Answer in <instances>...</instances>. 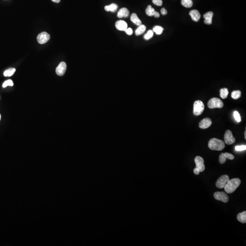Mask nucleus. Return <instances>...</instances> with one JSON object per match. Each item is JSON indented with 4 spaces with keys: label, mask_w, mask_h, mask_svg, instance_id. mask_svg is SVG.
<instances>
[{
    "label": "nucleus",
    "mask_w": 246,
    "mask_h": 246,
    "mask_svg": "<svg viewBox=\"0 0 246 246\" xmlns=\"http://www.w3.org/2000/svg\"><path fill=\"white\" fill-rule=\"evenodd\" d=\"M130 19L131 21L134 23L135 24V25H136L137 26H140V25L142 24V22L140 21V19L139 18V17H138L136 14H132L131 15V16Z\"/></svg>",
    "instance_id": "16"
},
{
    "label": "nucleus",
    "mask_w": 246,
    "mask_h": 246,
    "mask_svg": "<svg viewBox=\"0 0 246 246\" xmlns=\"http://www.w3.org/2000/svg\"><path fill=\"white\" fill-rule=\"evenodd\" d=\"M152 2L154 5L157 6H161L163 4L162 0H152Z\"/></svg>",
    "instance_id": "31"
},
{
    "label": "nucleus",
    "mask_w": 246,
    "mask_h": 246,
    "mask_svg": "<svg viewBox=\"0 0 246 246\" xmlns=\"http://www.w3.org/2000/svg\"><path fill=\"white\" fill-rule=\"evenodd\" d=\"M163 30H164V29L163 28L159 26H155L153 29V32H155L157 35H160V34H162Z\"/></svg>",
    "instance_id": "25"
},
{
    "label": "nucleus",
    "mask_w": 246,
    "mask_h": 246,
    "mask_svg": "<svg viewBox=\"0 0 246 246\" xmlns=\"http://www.w3.org/2000/svg\"><path fill=\"white\" fill-rule=\"evenodd\" d=\"M116 27L118 30L125 31L128 28V25L125 21L119 20L116 23Z\"/></svg>",
    "instance_id": "12"
},
{
    "label": "nucleus",
    "mask_w": 246,
    "mask_h": 246,
    "mask_svg": "<svg viewBox=\"0 0 246 246\" xmlns=\"http://www.w3.org/2000/svg\"><path fill=\"white\" fill-rule=\"evenodd\" d=\"M208 107L210 109L214 108H222L224 107V103L219 98H213L208 101Z\"/></svg>",
    "instance_id": "4"
},
{
    "label": "nucleus",
    "mask_w": 246,
    "mask_h": 246,
    "mask_svg": "<svg viewBox=\"0 0 246 246\" xmlns=\"http://www.w3.org/2000/svg\"><path fill=\"white\" fill-rule=\"evenodd\" d=\"M50 36L46 32H43L39 34L37 37V40L41 44H45L49 41Z\"/></svg>",
    "instance_id": "8"
},
{
    "label": "nucleus",
    "mask_w": 246,
    "mask_h": 246,
    "mask_svg": "<svg viewBox=\"0 0 246 246\" xmlns=\"http://www.w3.org/2000/svg\"><path fill=\"white\" fill-rule=\"evenodd\" d=\"M246 146L245 145H242V146H236L235 147V150L236 151L240 152V151H244L246 150Z\"/></svg>",
    "instance_id": "30"
},
{
    "label": "nucleus",
    "mask_w": 246,
    "mask_h": 246,
    "mask_svg": "<svg viewBox=\"0 0 246 246\" xmlns=\"http://www.w3.org/2000/svg\"><path fill=\"white\" fill-rule=\"evenodd\" d=\"M219 161L221 164H224L226 161V158L224 154L222 153L220 155Z\"/></svg>",
    "instance_id": "29"
},
{
    "label": "nucleus",
    "mask_w": 246,
    "mask_h": 246,
    "mask_svg": "<svg viewBox=\"0 0 246 246\" xmlns=\"http://www.w3.org/2000/svg\"><path fill=\"white\" fill-rule=\"evenodd\" d=\"M61 0H52V1L53 2H56V3H59L60 2Z\"/></svg>",
    "instance_id": "37"
},
{
    "label": "nucleus",
    "mask_w": 246,
    "mask_h": 246,
    "mask_svg": "<svg viewBox=\"0 0 246 246\" xmlns=\"http://www.w3.org/2000/svg\"><path fill=\"white\" fill-rule=\"evenodd\" d=\"M245 139H246V131H245Z\"/></svg>",
    "instance_id": "38"
},
{
    "label": "nucleus",
    "mask_w": 246,
    "mask_h": 246,
    "mask_svg": "<svg viewBox=\"0 0 246 246\" xmlns=\"http://www.w3.org/2000/svg\"><path fill=\"white\" fill-rule=\"evenodd\" d=\"M181 3L183 7L187 8H191L193 5L192 0H182Z\"/></svg>",
    "instance_id": "21"
},
{
    "label": "nucleus",
    "mask_w": 246,
    "mask_h": 246,
    "mask_svg": "<svg viewBox=\"0 0 246 246\" xmlns=\"http://www.w3.org/2000/svg\"><path fill=\"white\" fill-rule=\"evenodd\" d=\"M241 180L239 178H234L229 180L227 184L225 187V190L227 193H233L238 188L241 184Z\"/></svg>",
    "instance_id": "1"
},
{
    "label": "nucleus",
    "mask_w": 246,
    "mask_h": 246,
    "mask_svg": "<svg viewBox=\"0 0 246 246\" xmlns=\"http://www.w3.org/2000/svg\"><path fill=\"white\" fill-rule=\"evenodd\" d=\"M233 116L235 118V120H236L237 122L239 123V122H240L241 121V117L238 111H235L234 112Z\"/></svg>",
    "instance_id": "27"
},
{
    "label": "nucleus",
    "mask_w": 246,
    "mask_h": 246,
    "mask_svg": "<svg viewBox=\"0 0 246 246\" xmlns=\"http://www.w3.org/2000/svg\"><path fill=\"white\" fill-rule=\"evenodd\" d=\"M224 155L225 156L226 158V159H228L229 160H232L234 159V156L232 154H231L230 153H225Z\"/></svg>",
    "instance_id": "32"
},
{
    "label": "nucleus",
    "mask_w": 246,
    "mask_h": 246,
    "mask_svg": "<svg viewBox=\"0 0 246 246\" xmlns=\"http://www.w3.org/2000/svg\"><path fill=\"white\" fill-rule=\"evenodd\" d=\"M14 83L13 81L11 80H9L4 82V83H3V85H2V87L3 88H6L7 87V86H14Z\"/></svg>",
    "instance_id": "28"
},
{
    "label": "nucleus",
    "mask_w": 246,
    "mask_h": 246,
    "mask_svg": "<svg viewBox=\"0 0 246 246\" xmlns=\"http://www.w3.org/2000/svg\"><path fill=\"white\" fill-rule=\"evenodd\" d=\"M189 15L191 16V19L193 21L196 22H198L201 18V14L198 10H193L190 12Z\"/></svg>",
    "instance_id": "13"
},
{
    "label": "nucleus",
    "mask_w": 246,
    "mask_h": 246,
    "mask_svg": "<svg viewBox=\"0 0 246 246\" xmlns=\"http://www.w3.org/2000/svg\"><path fill=\"white\" fill-rule=\"evenodd\" d=\"M155 11H155V10L153 8H152L151 5H149L148 6L146 10V14L147 15L150 16H153Z\"/></svg>",
    "instance_id": "20"
},
{
    "label": "nucleus",
    "mask_w": 246,
    "mask_h": 246,
    "mask_svg": "<svg viewBox=\"0 0 246 246\" xmlns=\"http://www.w3.org/2000/svg\"><path fill=\"white\" fill-rule=\"evenodd\" d=\"M130 14V11L126 8H122L118 12L117 16L118 18L127 17Z\"/></svg>",
    "instance_id": "15"
},
{
    "label": "nucleus",
    "mask_w": 246,
    "mask_h": 246,
    "mask_svg": "<svg viewBox=\"0 0 246 246\" xmlns=\"http://www.w3.org/2000/svg\"><path fill=\"white\" fill-rule=\"evenodd\" d=\"M16 72L15 68H11L6 70L4 72V76L5 77H10L14 75Z\"/></svg>",
    "instance_id": "22"
},
{
    "label": "nucleus",
    "mask_w": 246,
    "mask_h": 246,
    "mask_svg": "<svg viewBox=\"0 0 246 246\" xmlns=\"http://www.w3.org/2000/svg\"><path fill=\"white\" fill-rule=\"evenodd\" d=\"M230 179L227 175H223L220 176L216 182V186L220 189L224 188L229 182Z\"/></svg>",
    "instance_id": "5"
},
{
    "label": "nucleus",
    "mask_w": 246,
    "mask_h": 246,
    "mask_svg": "<svg viewBox=\"0 0 246 246\" xmlns=\"http://www.w3.org/2000/svg\"><path fill=\"white\" fill-rule=\"evenodd\" d=\"M237 219L242 224L246 223V211L243 212L241 213H239L237 216Z\"/></svg>",
    "instance_id": "18"
},
{
    "label": "nucleus",
    "mask_w": 246,
    "mask_h": 246,
    "mask_svg": "<svg viewBox=\"0 0 246 246\" xmlns=\"http://www.w3.org/2000/svg\"><path fill=\"white\" fill-rule=\"evenodd\" d=\"M212 122L211 119L210 118H204L200 122L199 126L201 129H205L209 128L212 125Z\"/></svg>",
    "instance_id": "11"
},
{
    "label": "nucleus",
    "mask_w": 246,
    "mask_h": 246,
    "mask_svg": "<svg viewBox=\"0 0 246 246\" xmlns=\"http://www.w3.org/2000/svg\"><path fill=\"white\" fill-rule=\"evenodd\" d=\"M232 98L234 100H237L241 96V92L239 90H235L232 92L231 94Z\"/></svg>",
    "instance_id": "24"
},
{
    "label": "nucleus",
    "mask_w": 246,
    "mask_h": 246,
    "mask_svg": "<svg viewBox=\"0 0 246 246\" xmlns=\"http://www.w3.org/2000/svg\"><path fill=\"white\" fill-rule=\"evenodd\" d=\"M1 115H0V119H1Z\"/></svg>",
    "instance_id": "39"
},
{
    "label": "nucleus",
    "mask_w": 246,
    "mask_h": 246,
    "mask_svg": "<svg viewBox=\"0 0 246 246\" xmlns=\"http://www.w3.org/2000/svg\"><path fill=\"white\" fill-rule=\"evenodd\" d=\"M224 140L226 144L227 145H232L235 143L236 140L233 137L232 132L230 130H227L224 135Z\"/></svg>",
    "instance_id": "9"
},
{
    "label": "nucleus",
    "mask_w": 246,
    "mask_h": 246,
    "mask_svg": "<svg viewBox=\"0 0 246 246\" xmlns=\"http://www.w3.org/2000/svg\"><path fill=\"white\" fill-rule=\"evenodd\" d=\"M124 32H125L126 34H128V35H131L132 34H133V30L131 28H127Z\"/></svg>",
    "instance_id": "33"
},
{
    "label": "nucleus",
    "mask_w": 246,
    "mask_h": 246,
    "mask_svg": "<svg viewBox=\"0 0 246 246\" xmlns=\"http://www.w3.org/2000/svg\"><path fill=\"white\" fill-rule=\"evenodd\" d=\"M67 69V65L65 62H62L60 63L58 67L56 68V73L58 76L64 75Z\"/></svg>",
    "instance_id": "10"
},
{
    "label": "nucleus",
    "mask_w": 246,
    "mask_h": 246,
    "mask_svg": "<svg viewBox=\"0 0 246 246\" xmlns=\"http://www.w3.org/2000/svg\"><path fill=\"white\" fill-rule=\"evenodd\" d=\"M161 13L162 15H166L167 14V11L164 8H163L161 9Z\"/></svg>",
    "instance_id": "34"
},
{
    "label": "nucleus",
    "mask_w": 246,
    "mask_h": 246,
    "mask_svg": "<svg viewBox=\"0 0 246 246\" xmlns=\"http://www.w3.org/2000/svg\"><path fill=\"white\" fill-rule=\"evenodd\" d=\"M154 35V32L153 31L149 30L144 35V38L145 40H148L152 38Z\"/></svg>",
    "instance_id": "26"
},
{
    "label": "nucleus",
    "mask_w": 246,
    "mask_h": 246,
    "mask_svg": "<svg viewBox=\"0 0 246 246\" xmlns=\"http://www.w3.org/2000/svg\"><path fill=\"white\" fill-rule=\"evenodd\" d=\"M225 143L223 140L216 138H212L208 143L209 149L213 151H220L225 148Z\"/></svg>",
    "instance_id": "2"
},
{
    "label": "nucleus",
    "mask_w": 246,
    "mask_h": 246,
    "mask_svg": "<svg viewBox=\"0 0 246 246\" xmlns=\"http://www.w3.org/2000/svg\"><path fill=\"white\" fill-rule=\"evenodd\" d=\"M194 173H195V174L197 175L199 174V173H200V171H199V170H198V169H197L196 168H195L194 169Z\"/></svg>",
    "instance_id": "35"
},
{
    "label": "nucleus",
    "mask_w": 246,
    "mask_h": 246,
    "mask_svg": "<svg viewBox=\"0 0 246 246\" xmlns=\"http://www.w3.org/2000/svg\"><path fill=\"white\" fill-rule=\"evenodd\" d=\"M213 16V13L212 11L206 12L203 16L204 18L205 23L207 25H211L212 23V17Z\"/></svg>",
    "instance_id": "14"
},
{
    "label": "nucleus",
    "mask_w": 246,
    "mask_h": 246,
    "mask_svg": "<svg viewBox=\"0 0 246 246\" xmlns=\"http://www.w3.org/2000/svg\"><path fill=\"white\" fill-rule=\"evenodd\" d=\"M146 29V27L145 25L142 24L140 25V26H139L138 28L135 30V34L137 36L141 35V34L145 32Z\"/></svg>",
    "instance_id": "19"
},
{
    "label": "nucleus",
    "mask_w": 246,
    "mask_h": 246,
    "mask_svg": "<svg viewBox=\"0 0 246 246\" xmlns=\"http://www.w3.org/2000/svg\"><path fill=\"white\" fill-rule=\"evenodd\" d=\"M205 106L203 103L200 100L196 101L194 104L193 113L196 116L201 115L203 112Z\"/></svg>",
    "instance_id": "3"
},
{
    "label": "nucleus",
    "mask_w": 246,
    "mask_h": 246,
    "mask_svg": "<svg viewBox=\"0 0 246 246\" xmlns=\"http://www.w3.org/2000/svg\"><path fill=\"white\" fill-rule=\"evenodd\" d=\"M195 162L196 164V168L200 172H203L205 169L204 160L201 156H196L195 159Z\"/></svg>",
    "instance_id": "7"
},
{
    "label": "nucleus",
    "mask_w": 246,
    "mask_h": 246,
    "mask_svg": "<svg viewBox=\"0 0 246 246\" xmlns=\"http://www.w3.org/2000/svg\"><path fill=\"white\" fill-rule=\"evenodd\" d=\"M214 198L218 201L226 203L229 201V197L224 192H216L214 194Z\"/></svg>",
    "instance_id": "6"
},
{
    "label": "nucleus",
    "mask_w": 246,
    "mask_h": 246,
    "mask_svg": "<svg viewBox=\"0 0 246 246\" xmlns=\"http://www.w3.org/2000/svg\"><path fill=\"white\" fill-rule=\"evenodd\" d=\"M118 6L115 3H113L109 6H106L104 7V9L107 11H111V12H115L117 10Z\"/></svg>",
    "instance_id": "17"
},
{
    "label": "nucleus",
    "mask_w": 246,
    "mask_h": 246,
    "mask_svg": "<svg viewBox=\"0 0 246 246\" xmlns=\"http://www.w3.org/2000/svg\"><path fill=\"white\" fill-rule=\"evenodd\" d=\"M153 16L155 17V18H159V17H160V15L159 12H157V11H155Z\"/></svg>",
    "instance_id": "36"
},
{
    "label": "nucleus",
    "mask_w": 246,
    "mask_h": 246,
    "mask_svg": "<svg viewBox=\"0 0 246 246\" xmlns=\"http://www.w3.org/2000/svg\"><path fill=\"white\" fill-rule=\"evenodd\" d=\"M220 97L224 99L226 98L229 94L228 89L226 88H224L220 89Z\"/></svg>",
    "instance_id": "23"
}]
</instances>
